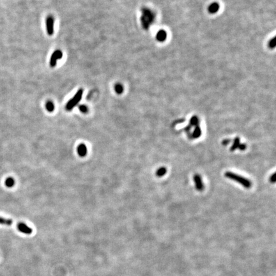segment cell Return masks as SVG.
Here are the masks:
<instances>
[{
	"instance_id": "cell-2",
	"label": "cell",
	"mask_w": 276,
	"mask_h": 276,
	"mask_svg": "<svg viewBox=\"0 0 276 276\" xmlns=\"http://www.w3.org/2000/svg\"><path fill=\"white\" fill-rule=\"evenodd\" d=\"M82 95H83V90H79L75 94V95L73 96V98L71 99L70 100L67 102L66 106H65V109L67 111L72 110L81 100Z\"/></svg>"
},
{
	"instance_id": "cell-4",
	"label": "cell",
	"mask_w": 276,
	"mask_h": 276,
	"mask_svg": "<svg viewBox=\"0 0 276 276\" xmlns=\"http://www.w3.org/2000/svg\"><path fill=\"white\" fill-rule=\"evenodd\" d=\"M46 24L47 32L49 35H53L54 33V24H55V19L53 16H48L45 20Z\"/></svg>"
},
{
	"instance_id": "cell-6",
	"label": "cell",
	"mask_w": 276,
	"mask_h": 276,
	"mask_svg": "<svg viewBox=\"0 0 276 276\" xmlns=\"http://www.w3.org/2000/svg\"><path fill=\"white\" fill-rule=\"evenodd\" d=\"M18 228L19 231H21L22 233H24V234L30 235L33 232L32 229L31 228V227H28L26 224L23 223H19L18 224Z\"/></svg>"
},
{
	"instance_id": "cell-16",
	"label": "cell",
	"mask_w": 276,
	"mask_h": 276,
	"mask_svg": "<svg viewBox=\"0 0 276 276\" xmlns=\"http://www.w3.org/2000/svg\"><path fill=\"white\" fill-rule=\"evenodd\" d=\"M45 108L49 112H53L55 109V105L52 101H47L45 104Z\"/></svg>"
},
{
	"instance_id": "cell-12",
	"label": "cell",
	"mask_w": 276,
	"mask_h": 276,
	"mask_svg": "<svg viewBox=\"0 0 276 276\" xmlns=\"http://www.w3.org/2000/svg\"><path fill=\"white\" fill-rule=\"evenodd\" d=\"M167 173V169L166 167H159L157 170L156 171L155 175L157 177H162V176H164Z\"/></svg>"
},
{
	"instance_id": "cell-18",
	"label": "cell",
	"mask_w": 276,
	"mask_h": 276,
	"mask_svg": "<svg viewBox=\"0 0 276 276\" xmlns=\"http://www.w3.org/2000/svg\"><path fill=\"white\" fill-rule=\"evenodd\" d=\"M79 109L80 110V111L82 113H86L88 111V107L84 106V105H81V106H79Z\"/></svg>"
},
{
	"instance_id": "cell-20",
	"label": "cell",
	"mask_w": 276,
	"mask_h": 276,
	"mask_svg": "<svg viewBox=\"0 0 276 276\" xmlns=\"http://www.w3.org/2000/svg\"><path fill=\"white\" fill-rule=\"evenodd\" d=\"M275 46V38H274L269 42V47L270 48H274Z\"/></svg>"
},
{
	"instance_id": "cell-19",
	"label": "cell",
	"mask_w": 276,
	"mask_h": 276,
	"mask_svg": "<svg viewBox=\"0 0 276 276\" xmlns=\"http://www.w3.org/2000/svg\"><path fill=\"white\" fill-rule=\"evenodd\" d=\"M275 175H276L275 173H274L272 175H270L269 178V181L270 183L274 184L275 182Z\"/></svg>"
},
{
	"instance_id": "cell-10",
	"label": "cell",
	"mask_w": 276,
	"mask_h": 276,
	"mask_svg": "<svg viewBox=\"0 0 276 276\" xmlns=\"http://www.w3.org/2000/svg\"><path fill=\"white\" fill-rule=\"evenodd\" d=\"M191 135H192V138L194 139H198L201 136V129L200 126H199V125L198 126H195L194 131H193Z\"/></svg>"
},
{
	"instance_id": "cell-21",
	"label": "cell",
	"mask_w": 276,
	"mask_h": 276,
	"mask_svg": "<svg viewBox=\"0 0 276 276\" xmlns=\"http://www.w3.org/2000/svg\"><path fill=\"white\" fill-rule=\"evenodd\" d=\"M230 142H231V139H224L223 141H222V144H223V146H226V145L229 144L230 143Z\"/></svg>"
},
{
	"instance_id": "cell-1",
	"label": "cell",
	"mask_w": 276,
	"mask_h": 276,
	"mask_svg": "<svg viewBox=\"0 0 276 276\" xmlns=\"http://www.w3.org/2000/svg\"><path fill=\"white\" fill-rule=\"evenodd\" d=\"M224 176H225L226 178L230 179V180L237 182V183L240 184L241 186H242L246 189L251 188L252 186V183L251 181H249L248 179L246 178H244L243 176L236 174L235 173L227 171L224 173Z\"/></svg>"
},
{
	"instance_id": "cell-13",
	"label": "cell",
	"mask_w": 276,
	"mask_h": 276,
	"mask_svg": "<svg viewBox=\"0 0 276 276\" xmlns=\"http://www.w3.org/2000/svg\"><path fill=\"white\" fill-rule=\"evenodd\" d=\"M12 220L9 219H5L0 217V224H3L6 226H10L12 224Z\"/></svg>"
},
{
	"instance_id": "cell-8",
	"label": "cell",
	"mask_w": 276,
	"mask_h": 276,
	"mask_svg": "<svg viewBox=\"0 0 276 276\" xmlns=\"http://www.w3.org/2000/svg\"><path fill=\"white\" fill-rule=\"evenodd\" d=\"M156 38L159 42H164L167 38V33L164 30H161L157 32V35H156Z\"/></svg>"
},
{
	"instance_id": "cell-11",
	"label": "cell",
	"mask_w": 276,
	"mask_h": 276,
	"mask_svg": "<svg viewBox=\"0 0 276 276\" xmlns=\"http://www.w3.org/2000/svg\"><path fill=\"white\" fill-rule=\"evenodd\" d=\"M240 144V138L238 137L235 138L234 139V141H233V143L232 144V146H231V148H230V151H231V152H233V151L236 150L238 148Z\"/></svg>"
},
{
	"instance_id": "cell-15",
	"label": "cell",
	"mask_w": 276,
	"mask_h": 276,
	"mask_svg": "<svg viewBox=\"0 0 276 276\" xmlns=\"http://www.w3.org/2000/svg\"><path fill=\"white\" fill-rule=\"evenodd\" d=\"M189 125L191 127L198 126V125H199V119L198 118V116H193L192 117L190 118V119Z\"/></svg>"
},
{
	"instance_id": "cell-9",
	"label": "cell",
	"mask_w": 276,
	"mask_h": 276,
	"mask_svg": "<svg viewBox=\"0 0 276 276\" xmlns=\"http://www.w3.org/2000/svg\"><path fill=\"white\" fill-rule=\"evenodd\" d=\"M219 9V5L217 3H212V4H210L209 5V8H208V10L209 12L211 13H217Z\"/></svg>"
},
{
	"instance_id": "cell-3",
	"label": "cell",
	"mask_w": 276,
	"mask_h": 276,
	"mask_svg": "<svg viewBox=\"0 0 276 276\" xmlns=\"http://www.w3.org/2000/svg\"><path fill=\"white\" fill-rule=\"evenodd\" d=\"M62 57H63V53L61 51L58 49L54 51L50 58V66L51 67H55L57 64L58 60L61 59Z\"/></svg>"
},
{
	"instance_id": "cell-5",
	"label": "cell",
	"mask_w": 276,
	"mask_h": 276,
	"mask_svg": "<svg viewBox=\"0 0 276 276\" xmlns=\"http://www.w3.org/2000/svg\"><path fill=\"white\" fill-rule=\"evenodd\" d=\"M193 180H194L195 183V187L196 190L200 192L203 191L204 189V185L203 181H202L201 176L200 175L196 174L193 176Z\"/></svg>"
},
{
	"instance_id": "cell-7",
	"label": "cell",
	"mask_w": 276,
	"mask_h": 276,
	"mask_svg": "<svg viewBox=\"0 0 276 276\" xmlns=\"http://www.w3.org/2000/svg\"><path fill=\"white\" fill-rule=\"evenodd\" d=\"M77 150H78V155L81 156V157H84V156H86L87 154V147L86 146V145L84 144H79L78 148H77Z\"/></svg>"
},
{
	"instance_id": "cell-17",
	"label": "cell",
	"mask_w": 276,
	"mask_h": 276,
	"mask_svg": "<svg viewBox=\"0 0 276 276\" xmlns=\"http://www.w3.org/2000/svg\"><path fill=\"white\" fill-rule=\"evenodd\" d=\"M115 90L116 93H118V94H121L123 92V86L119 83L116 84L115 86Z\"/></svg>"
},
{
	"instance_id": "cell-14",
	"label": "cell",
	"mask_w": 276,
	"mask_h": 276,
	"mask_svg": "<svg viewBox=\"0 0 276 276\" xmlns=\"http://www.w3.org/2000/svg\"><path fill=\"white\" fill-rule=\"evenodd\" d=\"M5 184L7 187H12L14 186V184H15V180H14V179L12 177H8L6 179V180H5Z\"/></svg>"
},
{
	"instance_id": "cell-22",
	"label": "cell",
	"mask_w": 276,
	"mask_h": 276,
	"mask_svg": "<svg viewBox=\"0 0 276 276\" xmlns=\"http://www.w3.org/2000/svg\"><path fill=\"white\" fill-rule=\"evenodd\" d=\"M246 148H247V146H246V144H244V143H242L240 144V145H239V146L238 148L241 150V151H244L246 149Z\"/></svg>"
}]
</instances>
